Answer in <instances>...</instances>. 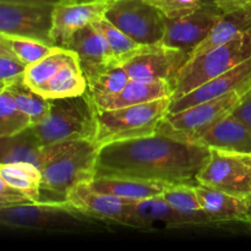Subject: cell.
Returning a JSON list of instances; mask_svg holds the SVG:
<instances>
[{"label":"cell","mask_w":251,"mask_h":251,"mask_svg":"<svg viewBox=\"0 0 251 251\" xmlns=\"http://www.w3.org/2000/svg\"><path fill=\"white\" fill-rule=\"evenodd\" d=\"M198 181L232 195L251 198V153L210 149Z\"/></svg>","instance_id":"obj_8"},{"label":"cell","mask_w":251,"mask_h":251,"mask_svg":"<svg viewBox=\"0 0 251 251\" xmlns=\"http://www.w3.org/2000/svg\"><path fill=\"white\" fill-rule=\"evenodd\" d=\"M5 39L14 55L26 66L37 63L56 48L55 46H50L46 42L26 37L5 36Z\"/></svg>","instance_id":"obj_31"},{"label":"cell","mask_w":251,"mask_h":251,"mask_svg":"<svg viewBox=\"0 0 251 251\" xmlns=\"http://www.w3.org/2000/svg\"><path fill=\"white\" fill-rule=\"evenodd\" d=\"M98 150L95 140L56 144L55 152L41 169V195H50L46 202H64L71 188L95 178Z\"/></svg>","instance_id":"obj_2"},{"label":"cell","mask_w":251,"mask_h":251,"mask_svg":"<svg viewBox=\"0 0 251 251\" xmlns=\"http://www.w3.org/2000/svg\"><path fill=\"white\" fill-rule=\"evenodd\" d=\"M55 151V145L44 146L32 127L10 136H0V163L28 162L42 169Z\"/></svg>","instance_id":"obj_18"},{"label":"cell","mask_w":251,"mask_h":251,"mask_svg":"<svg viewBox=\"0 0 251 251\" xmlns=\"http://www.w3.org/2000/svg\"><path fill=\"white\" fill-rule=\"evenodd\" d=\"M171 100L172 98H162L117 109L97 110L95 142L100 147L110 142L156 134L168 114Z\"/></svg>","instance_id":"obj_5"},{"label":"cell","mask_w":251,"mask_h":251,"mask_svg":"<svg viewBox=\"0 0 251 251\" xmlns=\"http://www.w3.org/2000/svg\"><path fill=\"white\" fill-rule=\"evenodd\" d=\"M90 184L96 191L117 196L130 202L158 196L167 188L163 184L123 176H95Z\"/></svg>","instance_id":"obj_22"},{"label":"cell","mask_w":251,"mask_h":251,"mask_svg":"<svg viewBox=\"0 0 251 251\" xmlns=\"http://www.w3.org/2000/svg\"><path fill=\"white\" fill-rule=\"evenodd\" d=\"M156 7L166 19L185 16L202 5L201 0H145Z\"/></svg>","instance_id":"obj_33"},{"label":"cell","mask_w":251,"mask_h":251,"mask_svg":"<svg viewBox=\"0 0 251 251\" xmlns=\"http://www.w3.org/2000/svg\"><path fill=\"white\" fill-rule=\"evenodd\" d=\"M51 10L53 4L0 2V34L38 39L54 46Z\"/></svg>","instance_id":"obj_10"},{"label":"cell","mask_w":251,"mask_h":251,"mask_svg":"<svg viewBox=\"0 0 251 251\" xmlns=\"http://www.w3.org/2000/svg\"><path fill=\"white\" fill-rule=\"evenodd\" d=\"M201 207L203 208L213 225L218 223L242 222L250 225V198H240L211 186L195 185Z\"/></svg>","instance_id":"obj_17"},{"label":"cell","mask_w":251,"mask_h":251,"mask_svg":"<svg viewBox=\"0 0 251 251\" xmlns=\"http://www.w3.org/2000/svg\"><path fill=\"white\" fill-rule=\"evenodd\" d=\"M31 127L44 146L77 140H95L97 108L90 91L78 96L50 100L46 117Z\"/></svg>","instance_id":"obj_3"},{"label":"cell","mask_w":251,"mask_h":251,"mask_svg":"<svg viewBox=\"0 0 251 251\" xmlns=\"http://www.w3.org/2000/svg\"><path fill=\"white\" fill-rule=\"evenodd\" d=\"M4 206H7V205H5V203H2V202H0V207H4Z\"/></svg>","instance_id":"obj_41"},{"label":"cell","mask_w":251,"mask_h":251,"mask_svg":"<svg viewBox=\"0 0 251 251\" xmlns=\"http://www.w3.org/2000/svg\"><path fill=\"white\" fill-rule=\"evenodd\" d=\"M132 228L149 229L153 223H162L166 227H184L188 226L183 216L174 210L163 196H153L130 203Z\"/></svg>","instance_id":"obj_23"},{"label":"cell","mask_w":251,"mask_h":251,"mask_svg":"<svg viewBox=\"0 0 251 251\" xmlns=\"http://www.w3.org/2000/svg\"><path fill=\"white\" fill-rule=\"evenodd\" d=\"M65 201L77 212L92 220L110 222L132 227L130 201L117 196L96 191L88 183H81L71 188L65 196Z\"/></svg>","instance_id":"obj_13"},{"label":"cell","mask_w":251,"mask_h":251,"mask_svg":"<svg viewBox=\"0 0 251 251\" xmlns=\"http://www.w3.org/2000/svg\"><path fill=\"white\" fill-rule=\"evenodd\" d=\"M162 196L174 210L183 216L188 226H213L211 218L201 207L195 186H167Z\"/></svg>","instance_id":"obj_25"},{"label":"cell","mask_w":251,"mask_h":251,"mask_svg":"<svg viewBox=\"0 0 251 251\" xmlns=\"http://www.w3.org/2000/svg\"><path fill=\"white\" fill-rule=\"evenodd\" d=\"M173 83L167 80L137 81L129 80L118 95L95 100L97 110L117 109L129 105L153 102L162 98H172Z\"/></svg>","instance_id":"obj_19"},{"label":"cell","mask_w":251,"mask_h":251,"mask_svg":"<svg viewBox=\"0 0 251 251\" xmlns=\"http://www.w3.org/2000/svg\"><path fill=\"white\" fill-rule=\"evenodd\" d=\"M225 10L211 5H201L185 16L166 19V31L161 44L167 48L184 51L190 58L213 28Z\"/></svg>","instance_id":"obj_11"},{"label":"cell","mask_w":251,"mask_h":251,"mask_svg":"<svg viewBox=\"0 0 251 251\" xmlns=\"http://www.w3.org/2000/svg\"><path fill=\"white\" fill-rule=\"evenodd\" d=\"M92 220L64 202H27L0 207V226L24 229L73 230Z\"/></svg>","instance_id":"obj_6"},{"label":"cell","mask_w":251,"mask_h":251,"mask_svg":"<svg viewBox=\"0 0 251 251\" xmlns=\"http://www.w3.org/2000/svg\"><path fill=\"white\" fill-rule=\"evenodd\" d=\"M251 90V55L244 61L238 64L230 70L213 80L199 86L195 90L186 95L171 100L168 113H176L189 107L228 95V93H239L244 96Z\"/></svg>","instance_id":"obj_15"},{"label":"cell","mask_w":251,"mask_h":251,"mask_svg":"<svg viewBox=\"0 0 251 251\" xmlns=\"http://www.w3.org/2000/svg\"><path fill=\"white\" fill-rule=\"evenodd\" d=\"M7 91L14 98L16 107L31 120V126L43 119L49 110L50 100L38 95L24 81V75L5 81Z\"/></svg>","instance_id":"obj_27"},{"label":"cell","mask_w":251,"mask_h":251,"mask_svg":"<svg viewBox=\"0 0 251 251\" xmlns=\"http://www.w3.org/2000/svg\"><path fill=\"white\" fill-rule=\"evenodd\" d=\"M249 28H251V1L225 10L205 41L194 49L190 58L227 43Z\"/></svg>","instance_id":"obj_21"},{"label":"cell","mask_w":251,"mask_h":251,"mask_svg":"<svg viewBox=\"0 0 251 251\" xmlns=\"http://www.w3.org/2000/svg\"><path fill=\"white\" fill-rule=\"evenodd\" d=\"M31 126V120L16 107L4 82H0V136H10Z\"/></svg>","instance_id":"obj_30"},{"label":"cell","mask_w":251,"mask_h":251,"mask_svg":"<svg viewBox=\"0 0 251 251\" xmlns=\"http://www.w3.org/2000/svg\"><path fill=\"white\" fill-rule=\"evenodd\" d=\"M208 156L207 146L157 131L150 136L100 146L95 176L135 178L167 186H195Z\"/></svg>","instance_id":"obj_1"},{"label":"cell","mask_w":251,"mask_h":251,"mask_svg":"<svg viewBox=\"0 0 251 251\" xmlns=\"http://www.w3.org/2000/svg\"><path fill=\"white\" fill-rule=\"evenodd\" d=\"M0 176L32 202L41 201L42 172L28 162L0 163Z\"/></svg>","instance_id":"obj_26"},{"label":"cell","mask_w":251,"mask_h":251,"mask_svg":"<svg viewBox=\"0 0 251 251\" xmlns=\"http://www.w3.org/2000/svg\"><path fill=\"white\" fill-rule=\"evenodd\" d=\"M64 48L76 54L87 85L110 68L119 65L103 34L92 24L78 29Z\"/></svg>","instance_id":"obj_16"},{"label":"cell","mask_w":251,"mask_h":251,"mask_svg":"<svg viewBox=\"0 0 251 251\" xmlns=\"http://www.w3.org/2000/svg\"><path fill=\"white\" fill-rule=\"evenodd\" d=\"M0 55H14V53L11 51V49L7 46V42L5 39L4 34H0Z\"/></svg>","instance_id":"obj_38"},{"label":"cell","mask_w":251,"mask_h":251,"mask_svg":"<svg viewBox=\"0 0 251 251\" xmlns=\"http://www.w3.org/2000/svg\"><path fill=\"white\" fill-rule=\"evenodd\" d=\"M100 1H114V0H100Z\"/></svg>","instance_id":"obj_42"},{"label":"cell","mask_w":251,"mask_h":251,"mask_svg":"<svg viewBox=\"0 0 251 251\" xmlns=\"http://www.w3.org/2000/svg\"><path fill=\"white\" fill-rule=\"evenodd\" d=\"M25 65L16 56L0 55V82L24 75Z\"/></svg>","instance_id":"obj_34"},{"label":"cell","mask_w":251,"mask_h":251,"mask_svg":"<svg viewBox=\"0 0 251 251\" xmlns=\"http://www.w3.org/2000/svg\"><path fill=\"white\" fill-rule=\"evenodd\" d=\"M56 0H0V2H26V4H54Z\"/></svg>","instance_id":"obj_39"},{"label":"cell","mask_w":251,"mask_h":251,"mask_svg":"<svg viewBox=\"0 0 251 251\" xmlns=\"http://www.w3.org/2000/svg\"><path fill=\"white\" fill-rule=\"evenodd\" d=\"M129 80L130 77L124 66H113L109 70L98 76L92 83H90L88 91H90L93 100L112 97V96L118 95L129 82Z\"/></svg>","instance_id":"obj_32"},{"label":"cell","mask_w":251,"mask_h":251,"mask_svg":"<svg viewBox=\"0 0 251 251\" xmlns=\"http://www.w3.org/2000/svg\"><path fill=\"white\" fill-rule=\"evenodd\" d=\"M104 17L141 46L161 44L166 17L145 0H114Z\"/></svg>","instance_id":"obj_7"},{"label":"cell","mask_w":251,"mask_h":251,"mask_svg":"<svg viewBox=\"0 0 251 251\" xmlns=\"http://www.w3.org/2000/svg\"><path fill=\"white\" fill-rule=\"evenodd\" d=\"M193 142L208 149L251 153V127L229 114L199 135Z\"/></svg>","instance_id":"obj_20"},{"label":"cell","mask_w":251,"mask_h":251,"mask_svg":"<svg viewBox=\"0 0 251 251\" xmlns=\"http://www.w3.org/2000/svg\"><path fill=\"white\" fill-rule=\"evenodd\" d=\"M71 54L73 51L69 49L56 47L50 54L44 56L43 59L26 66L24 73V81L32 90L38 92L46 85L47 81L68 60Z\"/></svg>","instance_id":"obj_29"},{"label":"cell","mask_w":251,"mask_h":251,"mask_svg":"<svg viewBox=\"0 0 251 251\" xmlns=\"http://www.w3.org/2000/svg\"><path fill=\"white\" fill-rule=\"evenodd\" d=\"M249 213H250V225H251V198H250V211H249Z\"/></svg>","instance_id":"obj_40"},{"label":"cell","mask_w":251,"mask_h":251,"mask_svg":"<svg viewBox=\"0 0 251 251\" xmlns=\"http://www.w3.org/2000/svg\"><path fill=\"white\" fill-rule=\"evenodd\" d=\"M92 25L103 34V37L107 41L108 46H109L110 51L113 54V58L115 59V61L119 65H123L124 63H126L132 56H135L140 51L144 50L146 47H149L136 43L134 39L126 36L118 27H115L112 22L108 21L104 16L100 17L98 20L93 21Z\"/></svg>","instance_id":"obj_28"},{"label":"cell","mask_w":251,"mask_h":251,"mask_svg":"<svg viewBox=\"0 0 251 251\" xmlns=\"http://www.w3.org/2000/svg\"><path fill=\"white\" fill-rule=\"evenodd\" d=\"M87 90V80L81 70L77 56L73 51L68 60L37 93L48 100H53L82 95Z\"/></svg>","instance_id":"obj_24"},{"label":"cell","mask_w":251,"mask_h":251,"mask_svg":"<svg viewBox=\"0 0 251 251\" xmlns=\"http://www.w3.org/2000/svg\"><path fill=\"white\" fill-rule=\"evenodd\" d=\"M251 55V28L232 41L191 56L173 80L172 100L230 70Z\"/></svg>","instance_id":"obj_4"},{"label":"cell","mask_w":251,"mask_h":251,"mask_svg":"<svg viewBox=\"0 0 251 251\" xmlns=\"http://www.w3.org/2000/svg\"><path fill=\"white\" fill-rule=\"evenodd\" d=\"M0 202L9 206L16 205V203L32 202V201L28 200L24 194L17 191L16 189L11 188V186L0 176Z\"/></svg>","instance_id":"obj_35"},{"label":"cell","mask_w":251,"mask_h":251,"mask_svg":"<svg viewBox=\"0 0 251 251\" xmlns=\"http://www.w3.org/2000/svg\"><path fill=\"white\" fill-rule=\"evenodd\" d=\"M243 96L228 93L176 113H168L158 131L181 140L194 139L232 113Z\"/></svg>","instance_id":"obj_9"},{"label":"cell","mask_w":251,"mask_h":251,"mask_svg":"<svg viewBox=\"0 0 251 251\" xmlns=\"http://www.w3.org/2000/svg\"><path fill=\"white\" fill-rule=\"evenodd\" d=\"M233 118L251 127V90L248 91L230 113Z\"/></svg>","instance_id":"obj_36"},{"label":"cell","mask_w":251,"mask_h":251,"mask_svg":"<svg viewBox=\"0 0 251 251\" xmlns=\"http://www.w3.org/2000/svg\"><path fill=\"white\" fill-rule=\"evenodd\" d=\"M251 0H201L203 5H211V6H216L222 10H228L230 7L247 4Z\"/></svg>","instance_id":"obj_37"},{"label":"cell","mask_w":251,"mask_h":251,"mask_svg":"<svg viewBox=\"0 0 251 251\" xmlns=\"http://www.w3.org/2000/svg\"><path fill=\"white\" fill-rule=\"evenodd\" d=\"M188 59L189 55L184 51L157 44L146 47L144 50L123 64V66L130 80H167L173 83L176 73Z\"/></svg>","instance_id":"obj_14"},{"label":"cell","mask_w":251,"mask_h":251,"mask_svg":"<svg viewBox=\"0 0 251 251\" xmlns=\"http://www.w3.org/2000/svg\"><path fill=\"white\" fill-rule=\"evenodd\" d=\"M110 2L100 0H56L51 10L50 27V38L54 46L64 48L78 29L104 16Z\"/></svg>","instance_id":"obj_12"}]
</instances>
